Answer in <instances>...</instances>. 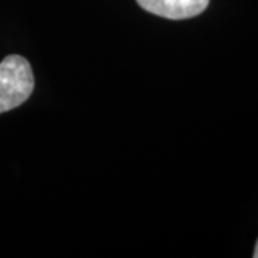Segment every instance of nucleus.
Wrapping results in <instances>:
<instances>
[{"instance_id": "nucleus-1", "label": "nucleus", "mask_w": 258, "mask_h": 258, "mask_svg": "<svg viewBox=\"0 0 258 258\" xmlns=\"http://www.w3.org/2000/svg\"><path fill=\"white\" fill-rule=\"evenodd\" d=\"M35 78L25 57L10 55L0 62V113L20 106L33 92Z\"/></svg>"}, {"instance_id": "nucleus-2", "label": "nucleus", "mask_w": 258, "mask_h": 258, "mask_svg": "<svg viewBox=\"0 0 258 258\" xmlns=\"http://www.w3.org/2000/svg\"><path fill=\"white\" fill-rule=\"evenodd\" d=\"M138 5L149 13L172 20L198 16L207 9L210 0H137Z\"/></svg>"}, {"instance_id": "nucleus-3", "label": "nucleus", "mask_w": 258, "mask_h": 258, "mask_svg": "<svg viewBox=\"0 0 258 258\" xmlns=\"http://www.w3.org/2000/svg\"><path fill=\"white\" fill-rule=\"evenodd\" d=\"M254 258H258V240H257V244H255V248H254Z\"/></svg>"}]
</instances>
